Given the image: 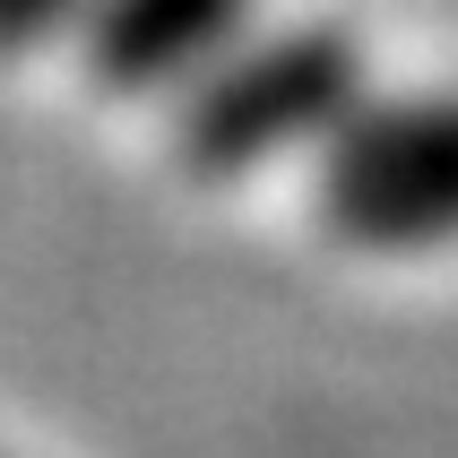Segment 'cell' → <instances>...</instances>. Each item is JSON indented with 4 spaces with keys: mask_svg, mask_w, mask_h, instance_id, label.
Returning <instances> with one entry per match:
<instances>
[{
    "mask_svg": "<svg viewBox=\"0 0 458 458\" xmlns=\"http://www.w3.org/2000/svg\"><path fill=\"white\" fill-rule=\"evenodd\" d=\"M251 26V0H78V70L104 96H165Z\"/></svg>",
    "mask_w": 458,
    "mask_h": 458,
    "instance_id": "3",
    "label": "cell"
},
{
    "mask_svg": "<svg viewBox=\"0 0 458 458\" xmlns=\"http://www.w3.org/2000/svg\"><path fill=\"white\" fill-rule=\"evenodd\" d=\"M311 148V199L337 242L381 259L458 242V87H363Z\"/></svg>",
    "mask_w": 458,
    "mask_h": 458,
    "instance_id": "2",
    "label": "cell"
},
{
    "mask_svg": "<svg viewBox=\"0 0 458 458\" xmlns=\"http://www.w3.org/2000/svg\"><path fill=\"white\" fill-rule=\"evenodd\" d=\"M372 87L363 35L346 18H285V26H242L174 113V156L199 182L259 174L277 156L311 148L346 104Z\"/></svg>",
    "mask_w": 458,
    "mask_h": 458,
    "instance_id": "1",
    "label": "cell"
},
{
    "mask_svg": "<svg viewBox=\"0 0 458 458\" xmlns=\"http://www.w3.org/2000/svg\"><path fill=\"white\" fill-rule=\"evenodd\" d=\"M70 26H78V0H0V61L52 44V35H70Z\"/></svg>",
    "mask_w": 458,
    "mask_h": 458,
    "instance_id": "4",
    "label": "cell"
}]
</instances>
